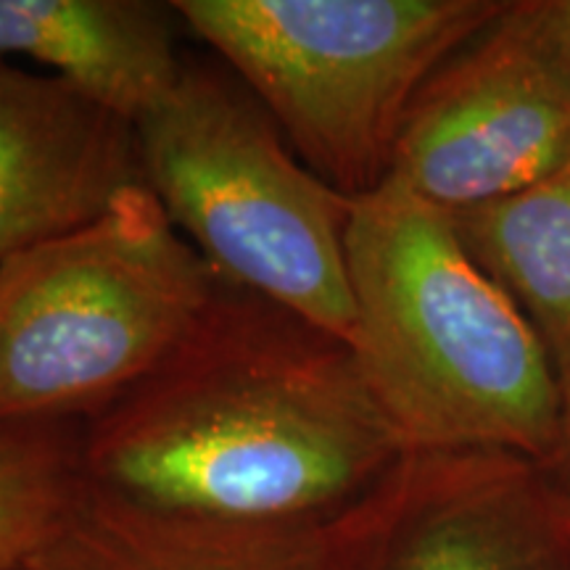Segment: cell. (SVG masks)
Here are the masks:
<instances>
[{"label": "cell", "instance_id": "obj_1", "mask_svg": "<svg viewBox=\"0 0 570 570\" xmlns=\"http://www.w3.org/2000/svg\"><path fill=\"white\" fill-rule=\"evenodd\" d=\"M404 458L346 341L225 281L159 367L77 425L92 487L219 520H333Z\"/></svg>", "mask_w": 570, "mask_h": 570}, {"label": "cell", "instance_id": "obj_2", "mask_svg": "<svg viewBox=\"0 0 570 570\" xmlns=\"http://www.w3.org/2000/svg\"><path fill=\"white\" fill-rule=\"evenodd\" d=\"M352 348L404 452H510L547 465L562 396L550 354L479 267L452 214L389 180L346 227Z\"/></svg>", "mask_w": 570, "mask_h": 570}, {"label": "cell", "instance_id": "obj_3", "mask_svg": "<svg viewBox=\"0 0 570 570\" xmlns=\"http://www.w3.org/2000/svg\"><path fill=\"white\" fill-rule=\"evenodd\" d=\"M223 277L135 185L0 265V431L88 420L188 336Z\"/></svg>", "mask_w": 570, "mask_h": 570}, {"label": "cell", "instance_id": "obj_4", "mask_svg": "<svg viewBox=\"0 0 570 570\" xmlns=\"http://www.w3.org/2000/svg\"><path fill=\"white\" fill-rule=\"evenodd\" d=\"M142 185L225 283L288 306L352 346L346 227L354 198L291 151L219 59H185L135 122Z\"/></svg>", "mask_w": 570, "mask_h": 570}, {"label": "cell", "instance_id": "obj_5", "mask_svg": "<svg viewBox=\"0 0 570 570\" xmlns=\"http://www.w3.org/2000/svg\"><path fill=\"white\" fill-rule=\"evenodd\" d=\"M502 0H175L173 11L265 106L298 159L348 198L391 177L433 71Z\"/></svg>", "mask_w": 570, "mask_h": 570}, {"label": "cell", "instance_id": "obj_6", "mask_svg": "<svg viewBox=\"0 0 570 570\" xmlns=\"http://www.w3.org/2000/svg\"><path fill=\"white\" fill-rule=\"evenodd\" d=\"M570 161V75L529 0L452 53L412 101L391 180L446 212L512 196Z\"/></svg>", "mask_w": 570, "mask_h": 570}, {"label": "cell", "instance_id": "obj_7", "mask_svg": "<svg viewBox=\"0 0 570 570\" xmlns=\"http://www.w3.org/2000/svg\"><path fill=\"white\" fill-rule=\"evenodd\" d=\"M510 452H415L331 520L338 570H544L529 487Z\"/></svg>", "mask_w": 570, "mask_h": 570}, {"label": "cell", "instance_id": "obj_8", "mask_svg": "<svg viewBox=\"0 0 570 570\" xmlns=\"http://www.w3.org/2000/svg\"><path fill=\"white\" fill-rule=\"evenodd\" d=\"M142 185L135 125L56 75L0 61V265Z\"/></svg>", "mask_w": 570, "mask_h": 570}, {"label": "cell", "instance_id": "obj_9", "mask_svg": "<svg viewBox=\"0 0 570 570\" xmlns=\"http://www.w3.org/2000/svg\"><path fill=\"white\" fill-rule=\"evenodd\" d=\"M24 570H338L331 520H219L135 504L80 479Z\"/></svg>", "mask_w": 570, "mask_h": 570}, {"label": "cell", "instance_id": "obj_10", "mask_svg": "<svg viewBox=\"0 0 570 570\" xmlns=\"http://www.w3.org/2000/svg\"><path fill=\"white\" fill-rule=\"evenodd\" d=\"M175 21L151 0H0V61H38L135 125L183 69Z\"/></svg>", "mask_w": 570, "mask_h": 570}, {"label": "cell", "instance_id": "obj_11", "mask_svg": "<svg viewBox=\"0 0 570 570\" xmlns=\"http://www.w3.org/2000/svg\"><path fill=\"white\" fill-rule=\"evenodd\" d=\"M449 214L470 256L537 331L566 396L570 391V161L518 194Z\"/></svg>", "mask_w": 570, "mask_h": 570}, {"label": "cell", "instance_id": "obj_12", "mask_svg": "<svg viewBox=\"0 0 570 570\" xmlns=\"http://www.w3.org/2000/svg\"><path fill=\"white\" fill-rule=\"evenodd\" d=\"M77 423L0 431V570H24L80 487Z\"/></svg>", "mask_w": 570, "mask_h": 570}, {"label": "cell", "instance_id": "obj_13", "mask_svg": "<svg viewBox=\"0 0 570 570\" xmlns=\"http://www.w3.org/2000/svg\"><path fill=\"white\" fill-rule=\"evenodd\" d=\"M541 38L570 75V0H529Z\"/></svg>", "mask_w": 570, "mask_h": 570}, {"label": "cell", "instance_id": "obj_14", "mask_svg": "<svg viewBox=\"0 0 570 570\" xmlns=\"http://www.w3.org/2000/svg\"><path fill=\"white\" fill-rule=\"evenodd\" d=\"M544 468H550L552 473H558L562 489H566V494H568V504H570V391L566 394V410H562L560 446H558V452H554V458L547 462Z\"/></svg>", "mask_w": 570, "mask_h": 570}]
</instances>
